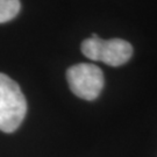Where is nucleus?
Segmentation results:
<instances>
[{"instance_id":"1","label":"nucleus","mask_w":157,"mask_h":157,"mask_svg":"<svg viewBox=\"0 0 157 157\" xmlns=\"http://www.w3.org/2000/svg\"><path fill=\"white\" fill-rule=\"evenodd\" d=\"M27 113V101L17 82L0 72V130L15 132Z\"/></svg>"},{"instance_id":"2","label":"nucleus","mask_w":157,"mask_h":157,"mask_svg":"<svg viewBox=\"0 0 157 157\" xmlns=\"http://www.w3.org/2000/svg\"><path fill=\"white\" fill-rule=\"evenodd\" d=\"M82 52L92 61H100L111 67L124 65L133 55L132 44L121 39L102 40L97 34L82 43Z\"/></svg>"},{"instance_id":"3","label":"nucleus","mask_w":157,"mask_h":157,"mask_svg":"<svg viewBox=\"0 0 157 157\" xmlns=\"http://www.w3.org/2000/svg\"><path fill=\"white\" fill-rule=\"evenodd\" d=\"M69 87L75 95L84 100L97 99L104 87V75L92 63H79L67 71Z\"/></svg>"},{"instance_id":"4","label":"nucleus","mask_w":157,"mask_h":157,"mask_svg":"<svg viewBox=\"0 0 157 157\" xmlns=\"http://www.w3.org/2000/svg\"><path fill=\"white\" fill-rule=\"evenodd\" d=\"M20 8V0H0V23L13 20L19 14Z\"/></svg>"}]
</instances>
